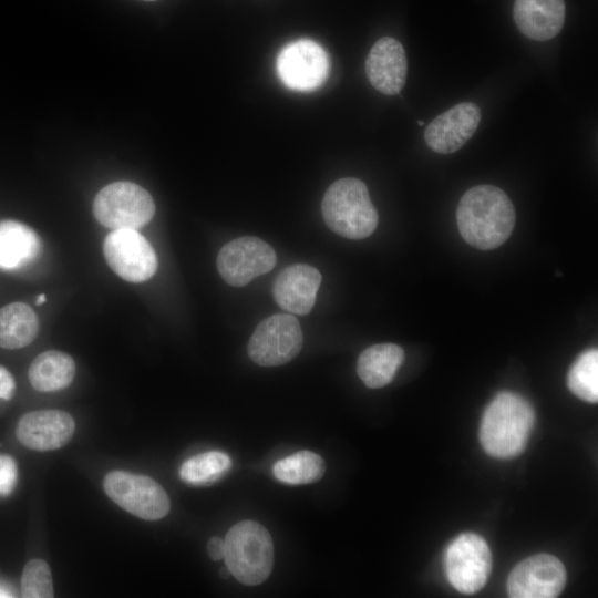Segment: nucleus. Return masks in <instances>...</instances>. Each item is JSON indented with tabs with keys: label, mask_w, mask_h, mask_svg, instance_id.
Here are the masks:
<instances>
[{
	"label": "nucleus",
	"mask_w": 598,
	"mask_h": 598,
	"mask_svg": "<svg viewBox=\"0 0 598 598\" xmlns=\"http://www.w3.org/2000/svg\"><path fill=\"white\" fill-rule=\"evenodd\" d=\"M103 487L120 507L145 520L161 519L171 509L165 489L145 475L112 471L104 477Z\"/></svg>",
	"instance_id": "nucleus-6"
},
{
	"label": "nucleus",
	"mask_w": 598,
	"mask_h": 598,
	"mask_svg": "<svg viewBox=\"0 0 598 598\" xmlns=\"http://www.w3.org/2000/svg\"><path fill=\"white\" fill-rule=\"evenodd\" d=\"M230 466L231 460L226 453L208 451L186 460L179 468V476L189 485L204 486L221 478Z\"/></svg>",
	"instance_id": "nucleus-23"
},
{
	"label": "nucleus",
	"mask_w": 598,
	"mask_h": 598,
	"mask_svg": "<svg viewBox=\"0 0 598 598\" xmlns=\"http://www.w3.org/2000/svg\"><path fill=\"white\" fill-rule=\"evenodd\" d=\"M47 300V297L44 293H41L37 297V301L35 303L39 306V305H42L44 301Z\"/></svg>",
	"instance_id": "nucleus-29"
},
{
	"label": "nucleus",
	"mask_w": 598,
	"mask_h": 598,
	"mask_svg": "<svg viewBox=\"0 0 598 598\" xmlns=\"http://www.w3.org/2000/svg\"><path fill=\"white\" fill-rule=\"evenodd\" d=\"M321 212L327 226L348 239L369 237L379 221L367 185L353 177L340 178L328 187Z\"/></svg>",
	"instance_id": "nucleus-3"
},
{
	"label": "nucleus",
	"mask_w": 598,
	"mask_h": 598,
	"mask_svg": "<svg viewBox=\"0 0 598 598\" xmlns=\"http://www.w3.org/2000/svg\"><path fill=\"white\" fill-rule=\"evenodd\" d=\"M53 582L49 565L42 559L29 560L21 577L23 598H52Z\"/></svg>",
	"instance_id": "nucleus-25"
},
{
	"label": "nucleus",
	"mask_w": 598,
	"mask_h": 598,
	"mask_svg": "<svg viewBox=\"0 0 598 598\" xmlns=\"http://www.w3.org/2000/svg\"><path fill=\"white\" fill-rule=\"evenodd\" d=\"M564 0H515L513 14L527 38L546 41L556 37L565 22Z\"/></svg>",
	"instance_id": "nucleus-17"
},
{
	"label": "nucleus",
	"mask_w": 598,
	"mask_h": 598,
	"mask_svg": "<svg viewBox=\"0 0 598 598\" xmlns=\"http://www.w3.org/2000/svg\"><path fill=\"white\" fill-rule=\"evenodd\" d=\"M18 468L13 457L0 454V495H10L16 486Z\"/></svg>",
	"instance_id": "nucleus-26"
},
{
	"label": "nucleus",
	"mask_w": 598,
	"mask_h": 598,
	"mask_svg": "<svg viewBox=\"0 0 598 598\" xmlns=\"http://www.w3.org/2000/svg\"><path fill=\"white\" fill-rule=\"evenodd\" d=\"M224 543L226 566L238 581L255 586L269 577L274 566V544L261 524L239 522L228 530Z\"/></svg>",
	"instance_id": "nucleus-4"
},
{
	"label": "nucleus",
	"mask_w": 598,
	"mask_h": 598,
	"mask_svg": "<svg viewBox=\"0 0 598 598\" xmlns=\"http://www.w3.org/2000/svg\"><path fill=\"white\" fill-rule=\"evenodd\" d=\"M103 252L110 268L130 282L146 281L157 270L154 248L136 229H113L104 239Z\"/></svg>",
	"instance_id": "nucleus-9"
},
{
	"label": "nucleus",
	"mask_w": 598,
	"mask_h": 598,
	"mask_svg": "<svg viewBox=\"0 0 598 598\" xmlns=\"http://www.w3.org/2000/svg\"><path fill=\"white\" fill-rule=\"evenodd\" d=\"M445 573L460 592L474 594L486 584L492 569V554L478 535L464 533L451 542L445 551Z\"/></svg>",
	"instance_id": "nucleus-7"
},
{
	"label": "nucleus",
	"mask_w": 598,
	"mask_h": 598,
	"mask_svg": "<svg viewBox=\"0 0 598 598\" xmlns=\"http://www.w3.org/2000/svg\"><path fill=\"white\" fill-rule=\"evenodd\" d=\"M534 422V409L525 398L499 392L482 416L478 434L482 447L493 457H515L524 451Z\"/></svg>",
	"instance_id": "nucleus-2"
},
{
	"label": "nucleus",
	"mask_w": 598,
	"mask_h": 598,
	"mask_svg": "<svg viewBox=\"0 0 598 598\" xmlns=\"http://www.w3.org/2000/svg\"><path fill=\"white\" fill-rule=\"evenodd\" d=\"M16 390V382L12 374L0 365V399L10 400Z\"/></svg>",
	"instance_id": "nucleus-27"
},
{
	"label": "nucleus",
	"mask_w": 598,
	"mask_h": 598,
	"mask_svg": "<svg viewBox=\"0 0 598 598\" xmlns=\"http://www.w3.org/2000/svg\"><path fill=\"white\" fill-rule=\"evenodd\" d=\"M42 251L39 235L17 220L0 221V269L19 270L34 262Z\"/></svg>",
	"instance_id": "nucleus-18"
},
{
	"label": "nucleus",
	"mask_w": 598,
	"mask_h": 598,
	"mask_svg": "<svg viewBox=\"0 0 598 598\" xmlns=\"http://www.w3.org/2000/svg\"><path fill=\"white\" fill-rule=\"evenodd\" d=\"M417 124H419L420 126H422V125H424V122H423V121H417Z\"/></svg>",
	"instance_id": "nucleus-32"
},
{
	"label": "nucleus",
	"mask_w": 598,
	"mask_h": 598,
	"mask_svg": "<svg viewBox=\"0 0 598 598\" xmlns=\"http://www.w3.org/2000/svg\"><path fill=\"white\" fill-rule=\"evenodd\" d=\"M320 282L321 275L315 267L291 265L276 277L272 295L283 310L303 316L311 311Z\"/></svg>",
	"instance_id": "nucleus-16"
},
{
	"label": "nucleus",
	"mask_w": 598,
	"mask_h": 598,
	"mask_svg": "<svg viewBox=\"0 0 598 598\" xmlns=\"http://www.w3.org/2000/svg\"><path fill=\"white\" fill-rule=\"evenodd\" d=\"M461 236L471 246L491 250L503 245L515 226V209L504 190L477 185L464 193L456 209Z\"/></svg>",
	"instance_id": "nucleus-1"
},
{
	"label": "nucleus",
	"mask_w": 598,
	"mask_h": 598,
	"mask_svg": "<svg viewBox=\"0 0 598 598\" xmlns=\"http://www.w3.org/2000/svg\"><path fill=\"white\" fill-rule=\"evenodd\" d=\"M481 121L480 107L462 102L432 120L424 131L427 146L440 154L460 150L475 133Z\"/></svg>",
	"instance_id": "nucleus-13"
},
{
	"label": "nucleus",
	"mask_w": 598,
	"mask_h": 598,
	"mask_svg": "<svg viewBox=\"0 0 598 598\" xmlns=\"http://www.w3.org/2000/svg\"><path fill=\"white\" fill-rule=\"evenodd\" d=\"M365 73L370 84L377 91L386 95L399 94L408 74L403 45L390 37L379 39L367 56Z\"/></svg>",
	"instance_id": "nucleus-15"
},
{
	"label": "nucleus",
	"mask_w": 598,
	"mask_h": 598,
	"mask_svg": "<svg viewBox=\"0 0 598 598\" xmlns=\"http://www.w3.org/2000/svg\"><path fill=\"white\" fill-rule=\"evenodd\" d=\"M276 260L270 245L260 238L245 236L230 240L219 250L217 268L228 285L243 287L270 271Z\"/></svg>",
	"instance_id": "nucleus-10"
},
{
	"label": "nucleus",
	"mask_w": 598,
	"mask_h": 598,
	"mask_svg": "<svg viewBox=\"0 0 598 598\" xmlns=\"http://www.w3.org/2000/svg\"><path fill=\"white\" fill-rule=\"evenodd\" d=\"M6 594H7V591L0 587V597H3V596H4V597H9V596L6 595Z\"/></svg>",
	"instance_id": "nucleus-31"
},
{
	"label": "nucleus",
	"mask_w": 598,
	"mask_h": 598,
	"mask_svg": "<svg viewBox=\"0 0 598 598\" xmlns=\"http://www.w3.org/2000/svg\"><path fill=\"white\" fill-rule=\"evenodd\" d=\"M277 69L281 81L288 87L310 91L326 81L329 60L318 43L299 40L282 49L277 60Z\"/></svg>",
	"instance_id": "nucleus-12"
},
{
	"label": "nucleus",
	"mask_w": 598,
	"mask_h": 598,
	"mask_svg": "<svg viewBox=\"0 0 598 598\" xmlns=\"http://www.w3.org/2000/svg\"><path fill=\"white\" fill-rule=\"evenodd\" d=\"M220 573H221V576H223L224 578H226V577H227V576H228V575L230 574V571L228 570V568H227V567H226V568H224V569H221V571H220Z\"/></svg>",
	"instance_id": "nucleus-30"
},
{
	"label": "nucleus",
	"mask_w": 598,
	"mask_h": 598,
	"mask_svg": "<svg viewBox=\"0 0 598 598\" xmlns=\"http://www.w3.org/2000/svg\"><path fill=\"white\" fill-rule=\"evenodd\" d=\"M207 553L213 560H219L225 555L224 539L214 536L207 543Z\"/></svg>",
	"instance_id": "nucleus-28"
},
{
	"label": "nucleus",
	"mask_w": 598,
	"mask_h": 598,
	"mask_svg": "<svg viewBox=\"0 0 598 598\" xmlns=\"http://www.w3.org/2000/svg\"><path fill=\"white\" fill-rule=\"evenodd\" d=\"M31 385L40 392H55L68 388L75 375V363L64 352L50 350L39 354L29 368Z\"/></svg>",
	"instance_id": "nucleus-20"
},
{
	"label": "nucleus",
	"mask_w": 598,
	"mask_h": 598,
	"mask_svg": "<svg viewBox=\"0 0 598 598\" xmlns=\"http://www.w3.org/2000/svg\"><path fill=\"white\" fill-rule=\"evenodd\" d=\"M324 471L323 458L311 451L291 454L277 461L272 467L278 481L291 485L315 483L323 476Z\"/></svg>",
	"instance_id": "nucleus-22"
},
{
	"label": "nucleus",
	"mask_w": 598,
	"mask_h": 598,
	"mask_svg": "<svg viewBox=\"0 0 598 598\" xmlns=\"http://www.w3.org/2000/svg\"><path fill=\"white\" fill-rule=\"evenodd\" d=\"M404 360L403 349L394 343H378L363 350L357 363L361 381L371 389L389 384Z\"/></svg>",
	"instance_id": "nucleus-19"
},
{
	"label": "nucleus",
	"mask_w": 598,
	"mask_h": 598,
	"mask_svg": "<svg viewBox=\"0 0 598 598\" xmlns=\"http://www.w3.org/2000/svg\"><path fill=\"white\" fill-rule=\"evenodd\" d=\"M39 332V320L33 309L23 302H11L0 308V347L20 349L30 344Z\"/></svg>",
	"instance_id": "nucleus-21"
},
{
	"label": "nucleus",
	"mask_w": 598,
	"mask_h": 598,
	"mask_svg": "<svg viewBox=\"0 0 598 598\" xmlns=\"http://www.w3.org/2000/svg\"><path fill=\"white\" fill-rule=\"evenodd\" d=\"M302 348V331L298 319L277 313L264 319L251 334L247 352L262 367L281 365L292 360Z\"/></svg>",
	"instance_id": "nucleus-8"
},
{
	"label": "nucleus",
	"mask_w": 598,
	"mask_h": 598,
	"mask_svg": "<svg viewBox=\"0 0 598 598\" xmlns=\"http://www.w3.org/2000/svg\"><path fill=\"white\" fill-rule=\"evenodd\" d=\"M567 385L579 399L590 403L598 401L597 349H589L577 358L569 369Z\"/></svg>",
	"instance_id": "nucleus-24"
},
{
	"label": "nucleus",
	"mask_w": 598,
	"mask_h": 598,
	"mask_svg": "<svg viewBox=\"0 0 598 598\" xmlns=\"http://www.w3.org/2000/svg\"><path fill=\"white\" fill-rule=\"evenodd\" d=\"M566 584L563 563L553 555L538 554L517 564L507 579V592L513 598L557 597Z\"/></svg>",
	"instance_id": "nucleus-11"
},
{
	"label": "nucleus",
	"mask_w": 598,
	"mask_h": 598,
	"mask_svg": "<svg viewBox=\"0 0 598 598\" xmlns=\"http://www.w3.org/2000/svg\"><path fill=\"white\" fill-rule=\"evenodd\" d=\"M96 220L112 229H136L153 218L155 204L147 190L131 182H115L102 188L93 202Z\"/></svg>",
	"instance_id": "nucleus-5"
},
{
	"label": "nucleus",
	"mask_w": 598,
	"mask_h": 598,
	"mask_svg": "<svg viewBox=\"0 0 598 598\" xmlns=\"http://www.w3.org/2000/svg\"><path fill=\"white\" fill-rule=\"evenodd\" d=\"M73 417L61 410H39L24 414L18 422L19 442L34 451H53L65 445L73 436Z\"/></svg>",
	"instance_id": "nucleus-14"
},
{
	"label": "nucleus",
	"mask_w": 598,
	"mask_h": 598,
	"mask_svg": "<svg viewBox=\"0 0 598 598\" xmlns=\"http://www.w3.org/2000/svg\"><path fill=\"white\" fill-rule=\"evenodd\" d=\"M143 1H155V0H143Z\"/></svg>",
	"instance_id": "nucleus-33"
}]
</instances>
